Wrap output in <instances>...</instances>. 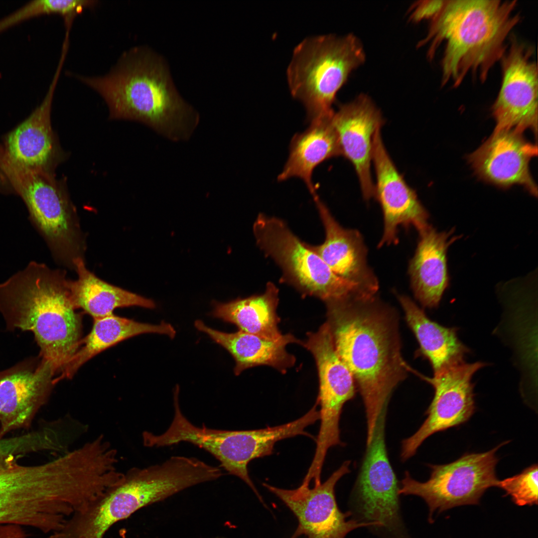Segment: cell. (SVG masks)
I'll return each mask as SVG.
<instances>
[{
    "instance_id": "1",
    "label": "cell",
    "mask_w": 538,
    "mask_h": 538,
    "mask_svg": "<svg viewBox=\"0 0 538 538\" xmlns=\"http://www.w3.org/2000/svg\"><path fill=\"white\" fill-rule=\"evenodd\" d=\"M325 304L334 347L363 401L369 444L393 392L413 369L403 357L399 315L377 295Z\"/></svg>"
},
{
    "instance_id": "2",
    "label": "cell",
    "mask_w": 538,
    "mask_h": 538,
    "mask_svg": "<svg viewBox=\"0 0 538 538\" xmlns=\"http://www.w3.org/2000/svg\"><path fill=\"white\" fill-rule=\"evenodd\" d=\"M98 93L112 119L138 121L174 141L189 139L198 112L179 94L162 56L145 46L125 52L107 74L78 76Z\"/></svg>"
},
{
    "instance_id": "3",
    "label": "cell",
    "mask_w": 538,
    "mask_h": 538,
    "mask_svg": "<svg viewBox=\"0 0 538 538\" xmlns=\"http://www.w3.org/2000/svg\"><path fill=\"white\" fill-rule=\"evenodd\" d=\"M516 0H444L430 20L426 35L417 44L427 45L431 61L442 48L441 85L459 86L470 75L481 82L500 61L510 32L520 21Z\"/></svg>"
},
{
    "instance_id": "4",
    "label": "cell",
    "mask_w": 538,
    "mask_h": 538,
    "mask_svg": "<svg viewBox=\"0 0 538 538\" xmlns=\"http://www.w3.org/2000/svg\"><path fill=\"white\" fill-rule=\"evenodd\" d=\"M63 271L30 262L0 283V312L9 330L32 332L41 359L60 373L80 344L81 322Z\"/></svg>"
},
{
    "instance_id": "5",
    "label": "cell",
    "mask_w": 538,
    "mask_h": 538,
    "mask_svg": "<svg viewBox=\"0 0 538 538\" xmlns=\"http://www.w3.org/2000/svg\"><path fill=\"white\" fill-rule=\"evenodd\" d=\"M365 60L363 44L352 33L308 37L294 48L286 71L287 83L310 122L333 114L337 93Z\"/></svg>"
},
{
    "instance_id": "6",
    "label": "cell",
    "mask_w": 538,
    "mask_h": 538,
    "mask_svg": "<svg viewBox=\"0 0 538 538\" xmlns=\"http://www.w3.org/2000/svg\"><path fill=\"white\" fill-rule=\"evenodd\" d=\"M0 192L22 199L56 260L73 268L74 261L83 258L84 242L76 211L55 175L25 169L0 153Z\"/></svg>"
},
{
    "instance_id": "7",
    "label": "cell",
    "mask_w": 538,
    "mask_h": 538,
    "mask_svg": "<svg viewBox=\"0 0 538 538\" xmlns=\"http://www.w3.org/2000/svg\"><path fill=\"white\" fill-rule=\"evenodd\" d=\"M253 231L257 245L281 269L282 280L303 295L317 297L325 303L366 295L358 285L333 272L310 245L295 235L282 220L260 213Z\"/></svg>"
},
{
    "instance_id": "8",
    "label": "cell",
    "mask_w": 538,
    "mask_h": 538,
    "mask_svg": "<svg viewBox=\"0 0 538 538\" xmlns=\"http://www.w3.org/2000/svg\"><path fill=\"white\" fill-rule=\"evenodd\" d=\"M387 406L376 422L354 491V518L370 524L384 538H408L401 514L399 489L385 442Z\"/></svg>"
},
{
    "instance_id": "9",
    "label": "cell",
    "mask_w": 538,
    "mask_h": 538,
    "mask_svg": "<svg viewBox=\"0 0 538 538\" xmlns=\"http://www.w3.org/2000/svg\"><path fill=\"white\" fill-rule=\"evenodd\" d=\"M507 442L483 453L463 454L456 460L443 465H430L429 479L421 482L405 471L401 482L399 494L422 498L429 508L432 523L434 513L466 505L478 504L489 488L497 487L496 473L498 458L496 451Z\"/></svg>"
},
{
    "instance_id": "10",
    "label": "cell",
    "mask_w": 538,
    "mask_h": 538,
    "mask_svg": "<svg viewBox=\"0 0 538 538\" xmlns=\"http://www.w3.org/2000/svg\"><path fill=\"white\" fill-rule=\"evenodd\" d=\"M313 423L314 418L309 413L283 424L254 430L212 429L204 423L198 427L188 421L181 428L180 439L209 452L220 462L222 469L242 480L263 502L249 476V463L254 459L271 455L278 441L299 435L311 437L305 429Z\"/></svg>"
},
{
    "instance_id": "11",
    "label": "cell",
    "mask_w": 538,
    "mask_h": 538,
    "mask_svg": "<svg viewBox=\"0 0 538 538\" xmlns=\"http://www.w3.org/2000/svg\"><path fill=\"white\" fill-rule=\"evenodd\" d=\"M486 365L480 361L464 362L432 377L413 370L412 373L432 386L434 396L425 412L426 419L413 434L402 442V461L413 456L429 436L460 425L471 417L476 409L472 377Z\"/></svg>"
},
{
    "instance_id": "12",
    "label": "cell",
    "mask_w": 538,
    "mask_h": 538,
    "mask_svg": "<svg viewBox=\"0 0 538 538\" xmlns=\"http://www.w3.org/2000/svg\"><path fill=\"white\" fill-rule=\"evenodd\" d=\"M315 361L319 390L316 402L320 405V426L316 438V449L322 453L336 445L340 439L339 421L344 404L355 395L356 386L349 368L338 355L328 323L315 332H308L301 344Z\"/></svg>"
},
{
    "instance_id": "13",
    "label": "cell",
    "mask_w": 538,
    "mask_h": 538,
    "mask_svg": "<svg viewBox=\"0 0 538 538\" xmlns=\"http://www.w3.org/2000/svg\"><path fill=\"white\" fill-rule=\"evenodd\" d=\"M502 83L492 107L494 131L531 129L537 135L538 73L534 50L514 35L500 60Z\"/></svg>"
},
{
    "instance_id": "14",
    "label": "cell",
    "mask_w": 538,
    "mask_h": 538,
    "mask_svg": "<svg viewBox=\"0 0 538 538\" xmlns=\"http://www.w3.org/2000/svg\"><path fill=\"white\" fill-rule=\"evenodd\" d=\"M350 461H346L324 482L301 484L295 489L277 488L264 483L263 486L279 498L292 511L298 525L292 537L307 538H345L351 531L372 525L352 518L351 512L342 513L336 501L337 482L350 471Z\"/></svg>"
},
{
    "instance_id": "15",
    "label": "cell",
    "mask_w": 538,
    "mask_h": 538,
    "mask_svg": "<svg viewBox=\"0 0 538 538\" xmlns=\"http://www.w3.org/2000/svg\"><path fill=\"white\" fill-rule=\"evenodd\" d=\"M372 162L376 176L374 196L381 205L384 218V231L378 247L398 244L399 226L406 229L413 227L418 233L429 228L428 212L391 158L382 139L381 128L374 135Z\"/></svg>"
},
{
    "instance_id": "16",
    "label": "cell",
    "mask_w": 538,
    "mask_h": 538,
    "mask_svg": "<svg viewBox=\"0 0 538 538\" xmlns=\"http://www.w3.org/2000/svg\"><path fill=\"white\" fill-rule=\"evenodd\" d=\"M65 58L61 57L52 80L40 104L22 122L2 136V148L16 164L29 170L55 175L63 159L52 130L51 112L54 94Z\"/></svg>"
},
{
    "instance_id": "17",
    "label": "cell",
    "mask_w": 538,
    "mask_h": 538,
    "mask_svg": "<svg viewBox=\"0 0 538 538\" xmlns=\"http://www.w3.org/2000/svg\"><path fill=\"white\" fill-rule=\"evenodd\" d=\"M523 134L514 130L494 131L467 159L483 181L502 188L521 185L537 196L530 163L537 155L538 147L526 139Z\"/></svg>"
},
{
    "instance_id": "18",
    "label": "cell",
    "mask_w": 538,
    "mask_h": 538,
    "mask_svg": "<svg viewBox=\"0 0 538 538\" xmlns=\"http://www.w3.org/2000/svg\"><path fill=\"white\" fill-rule=\"evenodd\" d=\"M51 365L41 359L20 363L0 372V438L27 427L46 403L54 385Z\"/></svg>"
},
{
    "instance_id": "19",
    "label": "cell",
    "mask_w": 538,
    "mask_h": 538,
    "mask_svg": "<svg viewBox=\"0 0 538 538\" xmlns=\"http://www.w3.org/2000/svg\"><path fill=\"white\" fill-rule=\"evenodd\" d=\"M331 121L342 155L353 164L363 196L369 200L374 196L371 165L374 135L383 123L381 113L369 96L361 94L341 105L334 112Z\"/></svg>"
},
{
    "instance_id": "20",
    "label": "cell",
    "mask_w": 538,
    "mask_h": 538,
    "mask_svg": "<svg viewBox=\"0 0 538 538\" xmlns=\"http://www.w3.org/2000/svg\"><path fill=\"white\" fill-rule=\"evenodd\" d=\"M324 226L325 238L318 246L310 245L339 276L358 285L368 295H376L379 281L367 263V250L360 233L342 227L318 195L313 197Z\"/></svg>"
},
{
    "instance_id": "21",
    "label": "cell",
    "mask_w": 538,
    "mask_h": 538,
    "mask_svg": "<svg viewBox=\"0 0 538 538\" xmlns=\"http://www.w3.org/2000/svg\"><path fill=\"white\" fill-rule=\"evenodd\" d=\"M454 231L438 232L431 226L419 239L408 272L415 298L424 307L438 306L448 285L447 252L458 238Z\"/></svg>"
},
{
    "instance_id": "22",
    "label": "cell",
    "mask_w": 538,
    "mask_h": 538,
    "mask_svg": "<svg viewBox=\"0 0 538 538\" xmlns=\"http://www.w3.org/2000/svg\"><path fill=\"white\" fill-rule=\"evenodd\" d=\"M194 325L231 354L235 361L234 371L236 376L247 369L261 365L271 367L284 374L296 361L294 356L286 351V346L290 343H301L291 334H282L273 340L241 330L234 333L222 332L209 327L200 320H196Z\"/></svg>"
},
{
    "instance_id": "23",
    "label": "cell",
    "mask_w": 538,
    "mask_h": 538,
    "mask_svg": "<svg viewBox=\"0 0 538 538\" xmlns=\"http://www.w3.org/2000/svg\"><path fill=\"white\" fill-rule=\"evenodd\" d=\"M397 295L406 322L419 345L415 355L428 361L433 375L465 362L470 349L459 339L457 328L432 321L409 297Z\"/></svg>"
},
{
    "instance_id": "24",
    "label": "cell",
    "mask_w": 538,
    "mask_h": 538,
    "mask_svg": "<svg viewBox=\"0 0 538 538\" xmlns=\"http://www.w3.org/2000/svg\"><path fill=\"white\" fill-rule=\"evenodd\" d=\"M332 117L310 122L307 129L293 136L288 157L277 177L279 181L299 178L312 197L317 195L312 181L314 169L327 159L342 155Z\"/></svg>"
},
{
    "instance_id": "25",
    "label": "cell",
    "mask_w": 538,
    "mask_h": 538,
    "mask_svg": "<svg viewBox=\"0 0 538 538\" xmlns=\"http://www.w3.org/2000/svg\"><path fill=\"white\" fill-rule=\"evenodd\" d=\"M73 265L78 277L75 280L67 281L71 300L75 309L82 308L94 319L114 314L117 308L137 306L153 309L156 307L153 300L98 278L87 269L83 258L75 260Z\"/></svg>"
},
{
    "instance_id": "26",
    "label": "cell",
    "mask_w": 538,
    "mask_h": 538,
    "mask_svg": "<svg viewBox=\"0 0 538 538\" xmlns=\"http://www.w3.org/2000/svg\"><path fill=\"white\" fill-rule=\"evenodd\" d=\"M148 333L165 334L173 338L176 331L170 324L164 322L153 325L114 314L94 319L91 332L81 340L80 346H82L79 347L60 375L54 379V384L62 379L71 378L87 361L106 349L133 336Z\"/></svg>"
},
{
    "instance_id": "27",
    "label": "cell",
    "mask_w": 538,
    "mask_h": 538,
    "mask_svg": "<svg viewBox=\"0 0 538 538\" xmlns=\"http://www.w3.org/2000/svg\"><path fill=\"white\" fill-rule=\"evenodd\" d=\"M278 301V289L269 282L262 294L226 303L214 301L211 315L236 325L239 330L277 339L282 335L278 328L280 318L276 313Z\"/></svg>"
},
{
    "instance_id": "28",
    "label": "cell",
    "mask_w": 538,
    "mask_h": 538,
    "mask_svg": "<svg viewBox=\"0 0 538 538\" xmlns=\"http://www.w3.org/2000/svg\"><path fill=\"white\" fill-rule=\"evenodd\" d=\"M60 439L53 425L14 437L0 438V462L33 452L58 451Z\"/></svg>"
},
{
    "instance_id": "29",
    "label": "cell",
    "mask_w": 538,
    "mask_h": 538,
    "mask_svg": "<svg viewBox=\"0 0 538 538\" xmlns=\"http://www.w3.org/2000/svg\"><path fill=\"white\" fill-rule=\"evenodd\" d=\"M538 464H534L520 473L503 480H499L497 487L509 495L519 506L538 504Z\"/></svg>"
},
{
    "instance_id": "30",
    "label": "cell",
    "mask_w": 538,
    "mask_h": 538,
    "mask_svg": "<svg viewBox=\"0 0 538 538\" xmlns=\"http://www.w3.org/2000/svg\"><path fill=\"white\" fill-rule=\"evenodd\" d=\"M444 0H424L417 1L409 8L408 20L417 23L424 20H431L439 12Z\"/></svg>"
}]
</instances>
